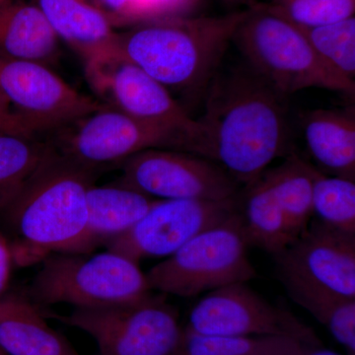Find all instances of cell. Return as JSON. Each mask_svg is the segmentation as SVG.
<instances>
[{
	"label": "cell",
	"instance_id": "cell-1",
	"mask_svg": "<svg viewBox=\"0 0 355 355\" xmlns=\"http://www.w3.org/2000/svg\"><path fill=\"white\" fill-rule=\"evenodd\" d=\"M209 85L189 153L209 159L247 186L275 159L291 153L287 98L247 64L214 76Z\"/></svg>",
	"mask_w": 355,
	"mask_h": 355
},
{
	"label": "cell",
	"instance_id": "cell-2",
	"mask_svg": "<svg viewBox=\"0 0 355 355\" xmlns=\"http://www.w3.org/2000/svg\"><path fill=\"white\" fill-rule=\"evenodd\" d=\"M98 173L49 142L31 177L0 212L11 234L14 263L25 266L51 254L94 251L87 230L86 197Z\"/></svg>",
	"mask_w": 355,
	"mask_h": 355
},
{
	"label": "cell",
	"instance_id": "cell-3",
	"mask_svg": "<svg viewBox=\"0 0 355 355\" xmlns=\"http://www.w3.org/2000/svg\"><path fill=\"white\" fill-rule=\"evenodd\" d=\"M246 11L140 23L118 32V50L171 94L196 93L209 86L216 76Z\"/></svg>",
	"mask_w": 355,
	"mask_h": 355
},
{
	"label": "cell",
	"instance_id": "cell-4",
	"mask_svg": "<svg viewBox=\"0 0 355 355\" xmlns=\"http://www.w3.org/2000/svg\"><path fill=\"white\" fill-rule=\"evenodd\" d=\"M232 43L248 67L284 97L309 88L354 97L355 83L327 67L302 29L275 12L266 2L248 6Z\"/></svg>",
	"mask_w": 355,
	"mask_h": 355
},
{
	"label": "cell",
	"instance_id": "cell-5",
	"mask_svg": "<svg viewBox=\"0 0 355 355\" xmlns=\"http://www.w3.org/2000/svg\"><path fill=\"white\" fill-rule=\"evenodd\" d=\"M151 293L139 263L107 250L91 257L50 254L25 295L40 308L65 303L91 309L135 302Z\"/></svg>",
	"mask_w": 355,
	"mask_h": 355
},
{
	"label": "cell",
	"instance_id": "cell-6",
	"mask_svg": "<svg viewBox=\"0 0 355 355\" xmlns=\"http://www.w3.org/2000/svg\"><path fill=\"white\" fill-rule=\"evenodd\" d=\"M249 247L239 209L153 266L146 273L149 291L195 297L258 277L248 257Z\"/></svg>",
	"mask_w": 355,
	"mask_h": 355
},
{
	"label": "cell",
	"instance_id": "cell-7",
	"mask_svg": "<svg viewBox=\"0 0 355 355\" xmlns=\"http://www.w3.org/2000/svg\"><path fill=\"white\" fill-rule=\"evenodd\" d=\"M55 318L90 336L99 355H178L183 345L177 310L153 292L135 302Z\"/></svg>",
	"mask_w": 355,
	"mask_h": 355
},
{
	"label": "cell",
	"instance_id": "cell-8",
	"mask_svg": "<svg viewBox=\"0 0 355 355\" xmlns=\"http://www.w3.org/2000/svg\"><path fill=\"white\" fill-rule=\"evenodd\" d=\"M58 132L64 135L51 142L53 146L98 171L148 149L187 151L189 146V137L179 130L139 120L104 105Z\"/></svg>",
	"mask_w": 355,
	"mask_h": 355
},
{
	"label": "cell",
	"instance_id": "cell-9",
	"mask_svg": "<svg viewBox=\"0 0 355 355\" xmlns=\"http://www.w3.org/2000/svg\"><path fill=\"white\" fill-rule=\"evenodd\" d=\"M86 80L98 101L139 120L179 130L190 150L198 133L197 120L157 80L123 57L120 51L84 62Z\"/></svg>",
	"mask_w": 355,
	"mask_h": 355
},
{
	"label": "cell",
	"instance_id": "cell-10",
	"mask_svg": "<svg viewBox=\"0 0 355 355\" xmlns=\"http://www.w3.org/2000/svg\"><path fill=\"white\" fill-rule=\"evenodd\" d=\"M184 330L205 336H286L322 345L310 327L291 311L268 302L248 282L207 292L191 308Z\"/></svg>",
	"mask_w": 355,
	"mask_h": 355
},
{
	"label": "cell",
	"instance_id": "cell-11",
	"mask_svg": "<svg viewBox=\"0 0 355 355\" xmlns=\"http://www.w3.org/2000/svg\"><path fill=\"white\" fill-rule=\"evenodd\" d=\"M0 95L35 135L62 130L103 106L48 65L27 60H0Z\"/></svg>",
	"mask_w": 355,
	"mask_h": 355
},
{
	"label": "cell",
	"instance_id": "cell-12",
	"mask_svg": "<svg viewBox=\"0 0 355 355\" xmlns=\"http://www.w3.org/2000/svg\"><path fill=\"white\" fill-rule=\"evenodd\" d=\"M120 165L121 183L155 200L221 202L237 198L241 190L220 166L186 151L148 149Z\"/></svg>",
	"mask_w": 355,
	"mask_h": 355
},
{
	"label": "cell",
	"instance_id": "cell-13",
	"mask_svg": "<svg viewBox=\"0 0 355 355\" xmlns=\"http://www.w3.org/2000/svg\"><path fill=\"white\" fill-rule=\"evenodd\" d=\"M238 198L221 202L157 200L132 228L104 246L137 263L142 259L168 258L195 236L234 214L239 209Z\"/></svg>",
	"mask_w": 355,
	"mask_h": 355
},
{
	"label": "cell",
	"instance_id": "cell-14",
	"mask_svg": "<svg viewBox=\"0 0 355 355\" xmlns=\"http://www.w3.org/2000/svg\"><path fill=\"white\" fill-rule=\"evenodd\" d=\"M282 286L321 289L355 298V234L320 221L273 256Z\"/></svg>",
	"mask_w": 355,
	"mask_h": 355
},
{
	"label": "cell",
	"instance_id": "cell-15",
	"mask_svg": "<svg viewBox=\"0 0 355 355\" xmlns=\"http://www.w3.org/2000/svg\"><path fill=\"white\" fill-rule=\"evenodd\" d=\"M0 349L6 355H79L26 295L0 298Z\"/></svg>",
	"mask_w": 355,
	"mask_h": 355
},
{
	"label": "cell",
	"instance_id": "cell-16",
	"mask_svg": "<svg viewBox=\"0 0 355 355\" xmlns=\"http://www.w3.org/2000/svg\"><path fill=\"white\" fill-rule=\"evenodd\" d=\"M302 120L308 151L324 174L355 182L354 106L315 110Z\"/></svg>",
	"mask_w": 355,
	"mask_h": 355
},
{
	"label": "cell",
	"instance_id": "cell-17",
	"mask_svg": "<svg viewBox=\"0 0 355 355\" xmlns=\"http://www.w3.org/2000/svg\"><path fill=\"white\" fill-rule=\"evenodd\" d=\"M58 40H64L84 62L118 50V32L87 0H37Z\"/></svg>",
	"mask_w": 355,
	"mask_h": 355
},
{
	"label": "cell",
	"instance_id": "cell-18",
	"mask_svg": "<svg viewBox=\"0 0 355 355\" xmlns=\"http://www.w3.org/2000/svg\"><path fill=\"white\" fill-rule=\"evenodd\" d=\"M58 55L57 35L37 4L8 1L0 6V60L48 65Z\"/></svg>",
	"mask_w": 355,
	"mask_h": 355
},
{
	"label": "cell",
	"instance_id": "cell-19",
	"mask_svg": "<svg viewBox=\"0 0 355 355\" xmlns=\"http://www.w3.org/2000/svg\"><path fill=\"white\" fill-rule=\"evenodd\" d=\"M87 230L96 248L127 232L156 202L121 182L87 191Z\"/></svg>",
	"mask_w": 355,
	"mask_h": 355
},
{
	"label": "cell",
	"instance_id": "cell-20",
	"mask_svg": "<svg viewBox=\"0 0 355 355\" xmlns=\"http://www.w3.org/2000/svg\"><path fill=\"white\" fill-rule=\"evenodd\" d=\"M238 200L243 230L249 247L260 248L275 256L291 244L286 217L265 174L244 186Z\"/></svg>",
	"mask_w": 355,
	"mask_h": 355
},
{
	"label": "cell",
	"instance_id": "cell-21",
	"mask_svg": "<svg viewBox=\"0 0 355 355\" xmlns=\"http://www.w3.org/2000/svg\"><path fill=\"white\" fill-rule=\"evenodd\" d=\"M316 170L297 154L291 153L282 164L263 173L279 200L292 241L307 228L314 216L313 187Z\"/></svg>",
	"mask_w": 355,
	"mask_h": 355
},
{
	"label": "cell",
	"instance_id": "cell-22",
	"mask_svg": "<svg viewBox=\"0 0 355 355\" xmlns=\"http://www.w3.org/2000/svg\"><path fill=\"white\" fill-rule=\"evenodd\" d=\"M48 146L37 135L0 132V212L19 193Z\"/></svg>",
	"mask_w": 355,
	"mask_h": 355
},
{
	"label": "cell",
	"instance_id": "cell-23",
	"mask_svg": "<svg viewBox=\"0 0 355 355\" xmlns=\"http://www.w3.org/2000/svg\"><path fill=\"white\" fill-rule=\"evenodd\" d=\"M284 288L296 304L326 327L347 354L355 355V298L305 286H286Z\"/></svg>",
	"mask_w": 355,
	"mask_h": 355
},
{
	"label": "cell",
	"instance_id": "cell-24",
	"mask_svg": "<svg viewBox=\"0 0 355 355\" xmlns=\"http://www.w3.org/2000/svg\"><path fill=\"white\" fill-rule=\"evenodd\" d=\"M312 347L286 336H205L184 329L187 355H301Z\"/></svg>",
	"mask_w": 355,
	"mask_h": 355
},
{
	"label": "cell",
	"instance_id": "cell-25",
	"mask_svg": "<svg viewBox=\"0 0 355 355\" xmlns=\"http://www.w3.org/2000/svg\"><path fill=\"white\" fill-rule=\"evenodd\" d=\"M300 28L324 64L338 76L355 83V16L330 24Z\"/></svg>",
	"mask_w": 355,
	"mask_h": 355
},
{
	"label": "cell",
	"instance_id": "cell-26",
	"mask_svg": "<svg viewBox=\"0 0 355 355\" xmlns=\"http://www.w3.org/2000/svg\"><path fill=\"white\" fill-rule=\"evenodd\" d=\"M313 212L331 227L355 234V182L316 170Z\"/></svg>",
	"mask_w": 355,
	"mask_h": 355
},
{
	"label": "cell",
	"instance_id": "cell-27",
	"mask_svg": "<svg viewBox=\"0 0 355 355\" xmlns=\"http://www.w3.org/2000/svg\"><path fill=\"white\" fill-rule=\"evenodd\" d=\"M266 3L300 27L330 24L355 13V0H268Z\"/></svg>",
	"mask_w": 355,
	"mask_h": 355
},
{
	"label": "cell",
	"instance_id": "cell-28",
	"mask_svg": "<svg viewBox=\"0 0 355 355\" xmlns=\"http://www.w3.org/2000/svg\"><path fill=\"white\" fill-rule=\"evenodd\" d=\"M113 27L135 26L165 18L160 0H93Z\"/></svg>",
	"mask_w": 355,
	"mask_h": 355
},
{
	"label": "cell",
	"instance_id": "cell-29",
	"mask_svg": "<svg viewBox=\"0 0 355 355\" xmlns=\"http://www.w3.org/2000/svg\"><path fill=\"white\" fill-rule=\"evenodd\" d=\"M13 263L10 243L6 235L0 230V298L6 294Z\"/></svg>",
	"mask_w": 355,
	"mask_h": 355
},
{
	"label": "cell",
	"instance_id": "cell-30",
	"mask_svg": "<svg viewBox=\"0 0 355 355\" xmlns=\"http://www.w3.org/2000/svg\"><path fill=\"white\" fill-rule=\"evenodd\" d=\"M166 17L193 16L202 0H160Z\"/></svg>",
	"mask_w": 355,
	"mask_h": 355
},
{
	"label": "cell",
	"instance_id": "cell-31",
	"mask_svg": "<svg viewBox=\"0 0 355 355\" xmlns=\"http://www.w3.org/2000/svg\"><path fill=\"white\" fill-rule=\"evenodd\" d=\"M16 132L33 135V133L30 132L29 130L23 125L22 121L18 120L17 118H14V116H0V132Z\"/></svg>",
	"mask_w": 355,
	"mask_h": 355
},
{
	"label": "cell",
	"instance_id": "cell-32",
	"mask_svg": "<svg viewBox=\"0 0 355 355\" xmlns=\"http://www.w3.org/2000/svg\"><path fill=\"white\" fill-rule=\"evenodd\" d=\"M301 355H349V354H342L340 352H334V350L324 349L322 345H319V347H312L310 349L306 350V352H303Z\"/></svg>",
	"mask_w": 355,
	"mask_h": 355
},
{
	"label": "cell",
	"instance_id": "cell-33",
	"mask_svg": "<svg viewBox=\"0 0 355 355\" xmlns=\"http://www.w3.org/2000/svg\"><path fill=\"white\" fill-rule=\"evenodd\" d=\"M0 116H14V118H17V116H16L15 114H13L12 112H11L8 103L6 102V100L4 99L1 95H0ZM18 120H19V119H18Z\"/></svg>",
	"mask_w": 355,
	"mask_h": 355
},
{
	"label": "cell",
	"instance_id": "cell-34",
	"mask_svg": "<svg viewBox=\"0 0 355 355\" xmlns=\"http://www.w3.org/2000/svg\"><path fill=\"white\" fill-rule=\"evenodd\" d=\"M225 6H239L248 4V6L254 3V0H221Z\"/></svg>",
	"mask_w": 355,
	"mask_h": 355
},
{
	"label": "cell",
	"instance_id": "cell-35",
	"mask_svg": "<svg viewBox=\"0 0 355 355\" xmlns=\"http://www.w3.org/2000/svg\"><path fill=\"white\" fill-rule=\"evenodd\" d=\"M178 355H187L186 352H184V350L183 349V345H182V349H180L179 354Z\"/></svg>",
	"mask_w": 355,
	"mask_h": 355
},
{
	"label": "cell",
	"instance_id": "cell-36",
	"mask_svg": "<svg viewBox=\"0 0 355 355\" xmlns=\"http://www.w3.org/2000/svg\"><path fill=\"white\" fill-rule=\"evenodd\" d=\"M10 1V0H0V6H2V4L6 3V2Z\"/></svg>",
	"mask_w": 355,
	"mask_h": 355
},
{
	"label": "cell",
	"instance_id": "cell-37",
	"mask_svg": "<svg viewBox=\"0 0 355 355\" xmlns=\"http://www.w3.org/2000/svg\"><path fill=\"white\" fill-rule=\"evenodd\" d=\"M0 355H6V354H4L3 352H2L1 349H0Z\"/></svg>",
	"mask_w": 355,
	"mask_h": 355
},
{
	"label": "cell",
	"instance_id": "cell-38",
	"mask_svg": "<svg viewBox=\"0 0 355 355\" xmlns=\"http://www.w3.org/2000/svg\"><path fill=\"white\" fill-rule=\"evenodd\" d=\"M87 1H89V0H87Z\"/></svg>",
	"mask_w": 355,
	"mask_h": 355
}]
</instances>
